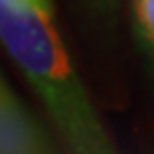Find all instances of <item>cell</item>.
<instances>
[{
  "instance_id": "2",
  "label": "cell",
  "mask_w": 154,
  "mask_h": 154,
  "mask_svg": "<svg viewBox=\"0 0 154 154\" xmlns=\"http://www.w3.org/2000/svg\"><path fill=\"white\" fill-rule=\"evenodd\" d=\"M137 26L146 43L154 49V0H133Z\"/></svg>"
},
{
  "instance_id": "1",
  "label": "cell",
  "mask_w": 154,
  "mask_h": 154,
  "mask_svg": "<svg viewBox=\"0 0 154 154\" xmlns=\"http://www.w3.org/2000/svg\"><path fill=\"white\" fill-rule=\"evenodd\" d=\"M51 17V9L0 0V43L45 101L73 154H116Z\"/></svg>"
},
{
  "instance_id": "3",
  "label": "cell",
  "mask_w": 154,
  "mask_h": 154,
  "mask_svg": "<svg viewBox=\"0 0 154 154\" xmlns=\"http://www.w3.org/2000/svg\"><path fill=\"white\" fill-rule=\"evenodd\" d=\"M2 2H11V5H32V7H41V9H51V0H2Z\"/></svg>"
},
{
  "instance_id": "4",
  "label": "cell",
  "mask_w": 154,
  "mask_h": 154,
  "mask_svg": "<svg viewBox=\"0 0 154 154\" xmlns=\"http://www.w3.org/2000/svg\"><path fill=\"white\" fill-rule=\"evenodd\" d=\"M13 101H15L13 94L9 92L7 84L2 82V77H0V107H5V105H9V103H13Z\"/></svg>"
}]
</instances>
